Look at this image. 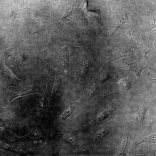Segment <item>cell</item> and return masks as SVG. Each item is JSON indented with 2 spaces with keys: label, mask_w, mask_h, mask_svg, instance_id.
<instances>
[{
  "label": "cell",
  "mask_w": 156,
  "mask_h": 156,
  "mask_svg": "<svg viewBox=\"0 0 156 156\" xmlns=\"http://www.w3.org/2000/svg\"><path fill=\"white\" fill-rule=\"evenodd\" d=\"M111 14L107 43L120 27L127 23L135 21L129 6L125 5L116 11L112 12Z\"/></svg>",
  "instance_id": "obj_1"
},
{
  "label": "cell",
  "mask_w": 156,
  "mask_h": 156,
  "mask_svg": "<svg viewBox=\"0 0 156 156\" xmlns=\"http://www.w3.org/2000/svg\"><path fill=\"white\" fill-rule=\"evenodd\" d=\"M118 33H124L128 35L130 39H134L137 44L141 43L152 50L155 49L151 42L147 37L141 29L137 22L133 21L120 27L117 31Z\"/></svg>",
  "instance_id": "obj_2"
},
{
  "label": "cell",
  "mask_w": 156,
  "mask_h": 156,
  "mask_svg": "<svg viewBox=\"0 0 156 156\" xmlns=\"http://www.w3.org/2000/svg\"><path fill=\"white\" fill-rule=\"evenodd\" d=\"M129 6L134 19L136 21L156 15L155 2L135 0Z\"/></svg>",
  "instance_id": "obj_3"
},
{
  "label": "cell",
  "mask_w": 156,
  "mask_h": 156,
  "mask_svg": "<svg viewBox=\"0 0 156 156\" xmlns=\"http://www.w3.org/2000/svg\"><path fill=\"white\" fill-rule=\"evenodd\" d=\"M143 55H141L136 61L131 63L126 62L121 63L116 67L117 69L123 68L127 69L134 73L137 78L139 79L142 71L147 68L150 70L153 68L152 64L149 62L146 57V53L144 52Z\"/></svg>",
  "instance_id": "obj_4"
},
{
  "label": "cell",
  "mask_w": 156,
  "mask_h": 156,
  "mask_svg": "<svg viewBox=\"0 0 156 156\" xmlns=\"http://www.w3.org/2000/svg\"><path fill=\"white\" fill-rule=\"evenodd\" d=\"M138 44H127L114 49L110 51L109 64L122 57H131L136 53H143L146 51L144 49L139 46Z\"/></svg>",
  "instance_id": "obj_5"
},
{
  "label": "cell",
  "mask_w": 156,
  "mask_h": 156,
  "mask_svg": "<svg viewBox=\"0 0 156 156\" xmlns=\"http://www.w3.org/2000/svg\"><path fill=\"white\" fill-rule=\"evenodd\" d=\"M31 131L26 135L18 138L14 142H36L44 141L47 138V134L40 123L34 124Z\"/></svg>",
  "instance_id": "obj_6"
},
{
  "label": "cell",
  "mask_w": 156,
  "mask_h": 156,
  "mask_svg": "<svg viewBox=\"0 0 156 156\" xmlns=\"http://www.w3.org/2000/svg\"><path fill=\"white\" fill-rule=\"evenodd\" d=\"M116 84L120 90L124 91H129L139 86L138 82L130 72L128 73L127 78L120 80Z\"/></svg>",
  "instance_id": "obj_7"
},
{
  "label": "cell",
  "mask_w": 156,
  "mask_h": 156,
  "mask_svg": "<svg viewBox=\"0 0 156 156\" xmlns=\"http://www.w3.org/2000/svg\"><path fill=\"white\" fill-rule=\"evenodd\" d=\"M1 64V73L7 79L9 85L17 87H20L23 84L22 81L17 79L3 63Z\"/></svg>",
  "instance_id": "obj_8"
},
{
  "label": "cell",
  "mask_w": 156,
  "mask_h": 156,
  "mask_svg": "<svg viewBox=\"0 0 156 156\" xmlns=\"http://www.w3.org/2000/svg\"><path fill=\"white\" fill-rule=\"evenodd\" d=\"M40 90H39L36 87H29L22 90L21 91L17 93H14L10 91L8 94L5 100V105L12 101L17 97L25 96L33 93L41 92Z\"/></svg>",
  "instance_id": "obj_9"
},
{
  "label": "cell",
  "mask_w": 156,
  "mask_h": 156,
  "mask_svg": "<svg viewBox=\"0 0 156 156\" xmlns=\"http://www.w3.org/2000/svg\"><path fill=\"white\" fill-rule=\"evenodd\" d=\"M156 15L152 16L137 21L144 32H149L156 28Z\"/></svg>",
  "instance_id": "obj_10"
},
{
  "label": "cell",
  "mask_w": 156,
  "mask_h": 156,
  "mask_svg": "<svg viewBox=\"0 0 156 156\" xmlns=\"http://www.w3.org/2000/svg\"><path fill=\"white\" fill-rule=\"evenodd\" d=\"M114 70L111 67H106L102 70L97 78L99 82L103 83L109 78L116 77Z\"/></svg>",
  "instance_id": "obj_11"
},
{
  "label": "cell",
  "mask_w": 156,
  "mask_h": 156,
  "mask_svg": "<svg viewBox=\"0 0 156 156\" xmlns=\"http://www.w3.org/2000/svg\"><path fill=\"white\" fill-rule=\"evenodd\" d=\"M0 148L17 153L21 155H26V154L21 151L16 145L12 143L0 142Z\"/></svg>",
  "instance_id": "obj_12"
},
{
  "label": "cell",
  "mask_w": 156,
  "mask_h": 156,
  "mask_svg": "<svg viewBox=\"0 0 156 156\" xmlns=\"http://www.w3.org/2000/svg\"><path fill=\"white\" fill-rule=\"evenodd\" d=\"M66 143L69 144L73 147L81 150V148L77 140L73 136L67 134H59L58 135Z\"/></svg>",
  "instance_id": "obj_13"
},
{
  "label": "cell",
  "mask_w": 156,
  "mask_h": 156,
  "mask_svg": "<svg viewBox=\"0 0 156 156\" xmlns=\"http://www.w3.org/2000/svg\"><path fill=\"white\" fill-rule=\"evenodd\" d=\"M147 108L148 106L145 104H144L141 105L135 115V119L137 121L141 122L143 120Z\"/></svg>",
  "instance_id": "obj_14"
},
{
  "label": "cell",
  "mask_w": 156,
  "mask_h": 156,
  "mask_svg": "<svg viewBox=\"0 0 156 156\" xmlns=\"http://www.w3.org/2000/svg\"><path fill=\"white\" fill-rule=\"evenodd\" d=\"M116 107H113L107 109L99 115L95 120L96 123L100 122L108 117L115 110Z\"/></svg>",
  "instance_id": "obj_15"
},
{
  "label": "cell",
  "mask_w": 156,
  "mask_h": 156,
  "mask_svg": "<svg viewBox=\"0 0 156 156\" xmlns=\"http://www.w3.org/2000/svg\"><path fill=\"white\" fill-rule=\"evenodd\" d=\"M75 109L74 105H68L61 116L62 120L64 121L67 119L73 114Z\"/></svg>",
  "instance_id": "obj_16"
},
{
  "label": "cell",
  "mask_w": 156,
  "mask_h": 156,
  "mask_svg": "<svg viewBox=\"0 0 156 156\" xmlns=\"http://www.w3.org/2000/svg\"><path fill=\"white\" fill-rule=\"evenodd\" d=\"M156 134H152L149 136L143 137L137 145L142 143L144 142L146 144L156 143Z\"/></svg>",
  "instance_id": "obj_17"
},
{
  "label": "cell",
  "mask_w": 156,
  "mask_h": 156,
  "mask_svg": "<svg viewBox=\"0 0 156 156\" xmlns=\"http://www.w3.org/2000/svg\"><path fill=\"white\" fill-rule=\"evenodd\" d=\"M109 131V130L108 128H104L102 129L96 135L95 139L98 140L102 138L107 135Z\"/></svg>",
  "instance_id": "obj_18"
},
{
  "label": "cell",
  "mask_w": 156,
  "mask_h": 156,
  "mask_svg": "<svg viewBox=\"0 0 156 156\" xmlns=\"http://www.w3.org/2000/svg\"><path fill=\"white\" fill-rule=\"evenodd\" d=\"M128 134H126L124 138L122 145L121 147V154L125 153L126 150L127 149V145L128 142Z\"/></svg>",
  "instance_id": "obj_19"
},
{
  "label": "cell",
  "mask_w": 156,
  "mask_h": 156,
  "mask_svg": "<svg viewBox=\"0 0 156 156\" xmlns=\"http://www.w3.org/2000/svg\"><path fill=\"white\" fill-rule=\"evenodd\" d=\"M0 107H1V106H0Z\"/></svg>",
  "instance_id": "obj_20"
}]
</instances>
